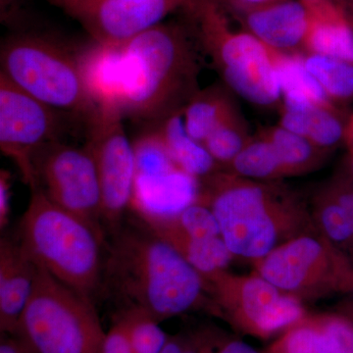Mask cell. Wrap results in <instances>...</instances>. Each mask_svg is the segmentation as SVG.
Returning a JSON list of instances; mask_svg holds the SVG:
<instances>
[{"mask_svg": "<svg viewBox=\"0 0 353 353\" xmlns=\"http://www.w3.org/2000/svg\"><path fill=\"white\" fill-rule=\"evenodd\" d=\"M114 234L104 273L128 308L141 309L160 323L205 303L203 276L145 225Z\"/></svg>", "mask_w": 353, "mask_h": 353, "instance_id": "1", "label": "cell"}, {"mask_svg": "<svg viewBox=\"0 0 353 353\" xmlns=\"http://www.w3.org/2000/svg\"><path fill=\"white\" fill-rule=\"evenodd\" d=\"M203 180L199 202L214 213L221 238L234 257L256 261L313 226L303 202L277 183L231 172Z\"/></svg>", "mask_w": 353, "mask_h": 353, "instance_id": "2", "label": "cell"}, {"mask_svg": "<svg viewBox=\"0 0 353 353\" xmlns=\"http://www.w3.org/2000/svg\"><path fill=\"white\" fill-rule=\"evenodd\" d=\"M123 46L127 73L124 115L165 119L199 92V46L192 32L159 24Z\"/></svg>", "mask_w": 353, "mask_h": 353, "instance_id": "3", "label": "cell"}, {"mask_svg": "<svg viewBox=\"0 0 353 353\" xmlns=\"http://www.w3.org/2000/svg\"><path fill=\"white\" fill-rule=\"evenodd\" d=\"M103 230L32 190L20 224L19 245L34 264L92 301L103 276Z\"/></svg>", "mask_w": 353, "mask_h": 353, "instance_id": "4", "label": "cell"}, {"mask_svg": "<svg viewBox=\"0 0 353 353\" xmlns=\"http://www.w3.org/2000/svg\"><path fill=\"white\" fill-rule=\"evenodd\" d=\"M181 10L228 87L254 105H277L282 94L268 46L246 30L234 29L219 0H187Z\"/></svg>", "mask_w": 353, "mask_h": 353, "instance_id": "5", "label": "cell"}, {"mask_svg": "<svg viewBox=\"0 0 353 353\" xmlns=\"http://www.w3.org/2000/svg\"><path fill=\"white\" fill-rule=\"evenodd\" d=\"M106 332L92 301L38 267L15 336L30 353H101Z\"/></svg>", "mask_w": 353, "mask_h": 353, "instance_id": "6", "label": "cell"}, {"mask_svg": "<svg viewBox=\"0 0 353 353\" xmlns=\"http://www.w3.org/2000/svg\"><path fill=\"white\" fill-rule=\"evenodd\" d=\"M0 62V74L50 108L83 116L88 122L97 115L77 53L48 39L20 37L2 46Z\"/></svg>", "mask_w": 353, "mask_h": 353, "instance_id": "7", "label": "cell"}, {"mask_svg": "<svg viewBox=\"0 0 353 353\" xmlns=\"http://www.w3.org/2000/svg\"><path fill=\"white\" fill-rule=\"evenodd\" d=\"M255 273L303 299L353 292V263L321 234L306 232L253 261Z\"/></svg>", "mask_w": 353, "mask_h": 353, "instance_id": "8", "label": "cell"}, {"mask_svg": "<svg viewBox=\"0 0 353 353\" xmlns=\"http://www.w3.org/2000/svg\"><path fill=\"white\" fill-rule=\"evenodd\" d=\"M203 278L213 306L252 336L269 338L306 315L301 299L279 290L259 274L241 276L223 270Z\"/></svg>", "mask_w": 353, "mask_h": 353, "instance_id": "9", "label": "cell"}, {"mask_svg": "<svg viewBox=\"0 0 353 353\" xmlns=\"http://www.w3.org/2000/svg\"><path fill=\"white\" fill-rule=\"evenodd\" d=\"M58 127V111L0 74V150L15 163L32 190L39 188L34 158L53 143Z\"/></svg>", "mask_w": 353, "mask_h": 353, "instance_id": "10", "label": "cell"}, {"mask_svg": "<svg viewBox=\"0 0 353 353\" xmlns=\"http://www.w3.org/2000/svg\"><path fill=\"white\" fill-rule=\"evenodd\" d=\"M120 112L99 111L88 122V146L94 155L101 194V221L116 233L131 208L137 167L134 145L128 139Z\"/></svg>", "mask_w": 353, "mask_h": 353, "instance_id": "11", "label": "cell"}, {"mask_svg": "<svg viewBox=\"0 0 353 353\" xmlns=\"http://www.w3.org/2000/svg\"><path fill=\"white\" fill-rule=\"evenodd\" d=\"M43 192L58 206L101 229V194L94 155L88 146L53 143L34 158ZM102 230V229H101Z\"/></svg>", "mask_w": 353, "mask_h": 353, "instance_id": "12", "label": "cell"}, {"mask_svg": "<svg viewBox=\"0 0 353 353\" xmlns=\"http://www.w3.org/2000/svg\"><path fill=\"white\" fill-rule=\"evenodd\" d=\"M187 0H51L80 23L94 43L124 46L161 24Z\"/></svg>", "mask_w": 353, "mask_h": 353, "instance_id": "13", "label": "cell"}, {"mask_svg": "<svg viewBox=\"0 0 353 353\" xmlns=\"http://www.w3.org/2000/svg\"><path fill=\"white\" fill-rule=\"evenodd\" d=\"M77 58L83 85L97 110L124 115L127 90L124 46L94 43L77 53Z\"/></svg>", "mask_w": 353, "mask_h": 353, "instance_id": "14", "label": "cell"}, {"mask_svg": "<svg viewBox=\"0 0 353 353\" xmlns=\"http://www.w3.org/2000/svg\"><path fill=\"white\" fill-rule=\"evenodd\" d=\"M236 10L245 30L265 46L285 52H303L308 12L303 0H276Z\"/></svg>", "mask_w": 353, "mask_h": 353, "instance_id": "15", "label": "cell"}, {"mask_svg": "<svg viewBox=\"0 0 353 353\" xmlns=\"http://www.w3.org/2000/svg\"><path fill=\"white\" fill-rule=\"evenodd\" d=\"M199 181L179 168L153 175H137L131 208L139 219L174 217L199 201Z\"/></svg>", "mask_w": 353, "mask_h": 353, "instance_id": "16", "label": "cell"}, {"mask_svg": "<svg viewBox=\"0 0 353 353\" xmlns=\"http://www.w3.org/2000/svg\"><path fill=\"white\" fill-rule=\"evenodd\" d=\"M270 353H353V318L305 315L285 330Z\"/></svg>", "mask_w": 353, "mask_h": 353, "instance_id": "17", "label": "cell"}, {"mask_svg": "<svg viewBox=\"0 0 353 353\" xmlns=\"http://www.w3.org/2000/svg\"><path fill=\"white\" fill-rule=\"evenodd\" d=\"M38 266L23 252L19 243L0 241V329L15 334L21 315L31 296Z\"/></svg>", "mask_w": 353, "mask_h": 353, "instance_id": "18", "label": "cell"}, {"mask_svg": "<svg viewBox=\"0 0 353 353\" xmlns=\"http://www.w3.org/2000/svg\"><path fill=\"white\" fill-rule=\"evenodd\" d=\"M308 27L303 52L338 58L353 64V25L334 0H303Z\"/></svg>", "mask_w": 353, "mask_h": 353, "instance_id": "19", "label": "cell"}, {"mask_svg": "<svg viewBox=\"0 0 353 353\" xmlns=\"http://www.w3.org/2000/svg\"><path fill=\"white\" fill-rule=\"evenodd\" d=\"M148 229L168 243L203 277L226 270L234 254L221 236L199 239L188 236L168 218L141 219Z\"/></svg>", "mask_w": 353, "mask_h": 353, "instance_id": "20", "label": "cell"}, {"mask_svg": "<svg viewBox=\"0 0 353 353\" xmlns=\"http://www.w3.org/2000/svg\"><path fill=\"white\" fill-rule=\"evenodd\" d=\"M347 118L343 117L338 108L283 105L279 125L303 137L317 148L329 152L343 143Z\"/></svg>", "mask_w": 353, "mask_h": 353, "instance_id": "21", "label": "cell"}, {"mask_svg": "<svg viewBox=\"0 0 353 353\" xmlns=\"http://www.w3.org/2000/svg\"><path fill=\"white\" fill-rule=\"evenodd\" d=\"M269 50L275 65L283 105L338 108L304 66L303 52H285L271 48Z\"/></svg>", "mask_w": 353, "mask_h": 353, "instance_id": "22", "label": "cell"}, {"mask_svg": "<svg viewBox=\"0 0 353 353\" xmlns=\"http://www.w3.org/2000/svg\"><path fill=\"white\" fill-rule=\"evenodd\" d=\"M171 159L180 170L203 180L214 174L217 162L201 141L190 136L183 119V108L163 119L157 129Z\"/></svg>", "mask_w": 353, "mask_h": 353, "instance_id": "23", "label": "cell"}, {"mask_svg": "<svg viewBox=\"0 0 353 353\" xmlns=\"http://www.w3.org/2000/svg\"><path fill=\"white\" fill-rule=\"evenodd\" d=\"M238 110L224 88H210L197 92L183 108V119L190 136L203 143L223 121Z\"/></svg>", "mask_w": 353, "mask_h": 353, "instance_id": "24", "label": "cell"}, {"mask_svg": "<svg viewBox=\"0 0 353 353\" xmlns=\"http://www.w3.org/2000/svg\"><path fill=\"white\" fill-rule=\"evenodd\" d=\"M259 134L273 145L288 176L317 168L328 152L280 125L265 128Z\"/></svg>", "mask_w": 353, "mask_h": 353, "instance_id": "25", "label": "cell"}, {"mask_svg": "<svg viewBox=\"0 0 353 353\" xmlns=\"http://www.w3.org/2000/svg\"><path fill=\"white\" fill-rule=\"evenodd\" d=\"M314 220L320 234L353 263V226L347 209L329 185L316 197Z\"/></svg>", "mask_w": 353, "mask_h": 353, "instance_id": "26", "label": "cell"}, {"mask_svg": "<svg viewBox=\"0 0 353 353\" xmlns=\"http://www.w3.org/2000/svg\"><path fill=\"white\" fill-rule=\"evenodd\" d=\"M228 166L231 173L250 180L273 182L288 176L273 145L260 134L252 138Z\"/></svg>", "mask_w": 353, "mask_h": 353, "instance_id": "27", "label": "cell"}, {"mask_svg": "<svg viewBox=\"0 0 353 353\" xmlns=\"http://www.w3.org/2000/svg\"><path fill=\"white\" fill-rule=\"evenodd\" d=\"M303 64L333 103L353 101V64L338 58L303 53Z\"/></svg>", "mask_w": 353, "mask_h": 353, "instance_id": "28", "label": "cell"}, {"mask_svg": "<svg viewBox=\"0 0 353 353\" xmlns=\"http://www.w3.org/2000/svg\"><path fill=\"white\" fill-rule=\"evenodd\" d=\"M252 139L238 109L209 134L203 145L218 164L229 165Z\"/></svg>", "mask_w": 353, "mask_h": 353, "instance_id": "29", "label": "cell"}, {"mask_svg": "<svg viewBox=\"0 0 353 353\" xmlns=\"http://www.w3.org/2000/svg\"><path fill=\"white\" fill-rule=\"evenodd\" d=\"M126 325L136 353H161L169 336L152 316L138 308H128L120 316Z\"/></svg>", "mask_w": 353, "mask_h": 353, "instance_id": "30", "label": "cell"}, {"mask_svg": "<svg viewBox=\"0 0 353 353\" xmlns=\"http://www.w3.org/2000/svg\"><path fill=\"white\" fill-rule=\"evenodd\" d=\"M132 145L137 175H153L178 168L167 152L157 130L139 137Z\"/></svg>", "mask_w": 353, "mask_h": 353, "instance_id": "31", "label": "cell"}, {"mask_svg": "<svg viewBox=\"0 0 353 353\" xmlns=\"http://www.w3.org/2000/svg\"><path fill=\"white\" fill-rule=\"evenodd\" d=\"M169 220L183 233L199 239L221 236L220 227L214 213L201 202L192 204Z\"/></svg>", "mask_w": 353, "mask_h": 353, "instance_id": "32", "label": "cell"}, {"mask_svg": "<svg viewBox=\"0 0 353 353\" xmlns=\"http://www.w3.org/2000/svg\"><path fill=\"white\" fill-rule=\"evenodd\" d=\"M101 353H136L130 340L126 325L120 317L106 332Z\"/></svg>", "mask_w": 353, "mask_h": 353, "instance_id": "33", "label": "cell"}, {"mask_svg": "<svg viewBox=\"0 0 353 353\" xmlns=\"http://www.w3.org/2000/svg\"><path fill=\"white\" fill-rule=\"evenodd\" d=\"M330 189L347 209L353 226V176L350 172L341 174L330 183Z\"/></svg>", "mask_w": 353, "mask_h": 353, "instance_id": "34", "label": "cell"}, {"mask_svg": "<svg viewBox=\"0 0 353 353\" xmlns=\"http://www.w3.org/2000/svg\"><path fill=\"white\" fill-rule=\"evenodd\" d=\"M11 201V175L7 170L0 172V228L3 230L9 222Z\"/></svg>", "mask_w": 353, "mask_h": 353, "instance_id": "35", "label": "cell"}, {"mask_svg": "<svg viewBox=\"0 0 353 353\" xmlns=\"http://www.w3.org/2000/svg\"><path fill=\"white\" fill-rule=\"evenodd\" d=\"M161 353H201V352L182 339L169 338Z\"/></svg>", "mask_w": 353, "mask_h": 353, "instance_id": "36", "label": "cell"}, {"mask_svg": "<svg viewBox=\"0 0 353 353\" xmlns=\"http://www.w3.org/2000/svg\"><path fill=\"white\" fill-rule=\"evenodd\" d=\"M343 143L347 150L348 172L353 176V112L350 113L347 118Z\"/></svg>", "mask_w": 353, "mask_h": 353, "instance_id": "37", "label": "cell"}, {"mask_svg": "<svg viewBox=\"0 0 353 353\" xmlns=\"http://www.w3.org/2000/svg\"><path fill=\"white\" fill-rule=\"evenodd\" d=\"M216 353H259L248 343L241 341H231L223 345Z\"/></svg>", "mask_w": 353, "mask_h": 353, "instance_id": "38", "label": "cell"}, {"mask_svg": "<svg viewBox=\"0 0 353 353\" xmlns=\"http://www.w3.org/2000/svg\"><path fill=\"white\" fill-rule=\"evenodd\" d=\"M232 6L236 9L250 8V7L259 6L276 0H229Z\"/></svg>", "mask_w": 353, "mask_h": 353, "instance_id": "39", "label": "cell"}, {"mask_svg": "<svg viewBox=\"0 0 353 353\" xmlns=\"http://www.w3.org/2000/svg\"><path fill=\"white\" fill-rule=\"evenodd\" d=\"M347 1H350V3H352V6H353V0H347Z\"/></svg>", "mask_w": 353, "mask_h": 353, "instance_id": "40", "label": "cell"}]
</instances>
